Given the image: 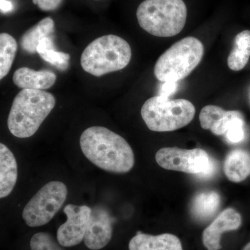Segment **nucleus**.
Here are the masks:
<instances>
[{
  "instance_id": "obj_12",
  "label": "nucleus",
  "mask_w": 250,
  "mask_h": 250,
  "mask_svg": "<svg viewBox=\"0 0 250 250\" xmlns=\"http://www.w3.org/2000/svg\"><path fill=\"white\" fill-rule=\"evenodd\" d=\"M243 116L238 111H225L220 106L208 105L200 113L202 129L210 130L216 136L226 134L227 131L238 117Z\"/></svg>"
},
{
  "instance_id": "obj_26",
  "label": "nucleus",
  "mask_w": 250,
  "mask_h": 250,
  "mask_svg": "<svg viewBox=\"0 0 250 250\" xmlns=\"http://www.w3.org/2000/svg\"><path fill=\"white\" fill-rule=\"evenodd\" d=\"M1 11L4 14H7L14 9L12 3L9 0H1Z\"/></svg>"
},
{
  "instance_id": "obj_17",
  "label": "nucleus",
  "mask_w": 250,
  "mask_h": 250,
  "mask_svg": "<svg viewBox=\"0 0 250 250\" xmlns=\"http://www.w3.org/2000/svg\"><path fill=\"white\" fill-rule=\"evenodd\" d=\"M221 198L214 190L199 192L192 199L190 211L192 216L198 220L211 218L220 208Z\"/></svg>"
},
{
  "instance_id": "obj_6",
  "label": "nucleus",
  "mask_w": 250,
  "mask_h": 250,
  "mask_svg": "<svg viewBox=\"0 0 250 250\" xmlns=\"http://www.w3.org/2000/svg\"><path fill=\"white\" fill-rule=\"evenodd\" d=\"M141 116L151 131L167 132L187 126L195 115V108L184 99L154 96L148 99L141 108Z\"/></svg>"
},
{
  "instance_id": "obj_14",
  "label": "nucleus",
  "mask_w": 250,
  "mask_h": 250,
  "mask_svg": "<svg viewBox=\"0 0 250 250\" xmlns=\"http://www.w3.org/2000/svg\"><path fill=\"white\" fill-rule=\"evenodd\" d=\"M129 250H183L178 237L171 233L152 236L141 232L131 238Z\"/></svg>"
},
{
  "instance_id": "obj_2",
  "label": "nucleus",
  "mask_w": 250,
  "mask_h": 250,
  "mask_svg": "<svg viewBox=\"0 0 250 250\" xmlns=\"http://www.w3.org/2000/svg\"><path fill=\"white\" fill-rule=\"evenodd\" d=\"M55 105V97L45 90H21L14 98L8 117L10 132L19 139L31 137Z\"/></svg>"
},
{
  "instance_id": "obj_8",
  "label": "nucleus",
  "mask_w": 250,
  "mask_h": 250,
  "mask_svg": "<svg viewBox=\"0 0 250 250\" xmlns=\"http://www.w3.org/2000/svg\"><path fill=\"white\" fill-rule=\"evenodd\" d=\"M155 159L157 164L166 170L200 174L205 178L210 177L215 172L214 161L200 148H161L156 152Z\"/></svg>"
},
{
  "instance_id": "obj_24",
  "label": "nucleus",
  "mask_w": 250,
  "mask_h": 250,
  "mask_svg": "<svg viewBox=\"0 0 250 250\" xmlns=\"http://www.w3.org/2000/svg\"><path fill=\"white\" fill-rule=\"evenodd\" d=\"M32 1L42 11H50L57 9L62 0H32Z\"/></svg>"
},
{
  "instance_id": "obj_27",
  "label": "nucleus",
  "mask_w": 250,
  "mask_h": 250,
  "mask_svg": "<svg viewBox=\"0 0 250 250\" xmlns=\"http://www.w3.org/2000/svg\"><path fill=\"white\" fill-rule=\"evenodd\" d=\"M243 250H250V242L243 248Z\"/></svg>"
},
{
  "instance_id": "obj_7",
  "label": "nucleus",
  "mask_w": 250,
  "mask_h": 250,
  "mask_svg": "<svg viewBox=\"0 0 250 250\" xmlns=\"http://www.w3.org/2000/svg\"><path fill=\"white\" fill-rule=\"evenodd\" d=\"M67 195V188L62 182L54 181L46 184L24 207L23 220L31 228L46 225L58 213Z\"/></svg>"
},
{
  "instance_id": "obj_3",
  "label": "nucleus",
  "mask_w": 250,
  "mask_h": 250,
  "mask_svg": "<svg viewBox=\"0 0 250 250\" xmlns=\"http://www.w3.org/2000/svg\"><path fill=\"white\" fill-rule=\"evenodd\" d=\"M129 44L120 36L109 34L90 42L81 56L82 68L95 77L119 71L129 65L131 59Z\"/></svg>"
},
{
  "instance_id": "obj_10",
  "label": "nucleus",
  "mask_w": 250,
  "mask_h": 250,
  "mask_svg": "<svg viewBox=\"0 0 250 250\" xmlns=\"http://www.w3.org/2000/svg\"><path fill=\"white\" fill-rule=\"evenodd\" d=\"M113 218L104 207L98 206L92 208L83 238L85 246L92 250H101L107 246L113 235Z\"/></svg>"
},
{
  "instance_id": "obj_15",
  "label": "nucleus",
  "mask_w": 250,
  "mask_h": 250,
  "mask_svg": "<svg viewBox=\"0 0 250 250\" xmlns=\"http://www.w3.org/2000/svg\"><path fill=\"white\" fill-rule=\"evenodd\" d=\"M18 179V164L13 152L0 144V197L9 196Z\"/></svg>"
},
{
  "instance_id": "obj_20",
  "label": "nucleus",
  "mask_w": 250,
  "mask_h": 250,
  "mask_svg": "<svg viewBox=\"0 0 250 250\" xmlns=\"http://www.w3.org/2000/svg\"><path fill=\"white\" fill-rule=\"evenodd\" d=\"M37 53L45 62L54 65L60 71H66L70 65V54L58 52L54 48L52 38L46 37L39 42Z\"/></svg>"
},
{
  "instance_id": "obj_5",
  "label": "nucleus",
  "mask_w": 250,
  "mask_h": 250,
  "mask_svg": "<svg viewBox=\"0 0 250 250\" xmlns=\"http://www.w3.org/2000/svg\"><path fill=\"white\" fill-rule=\"evenodd\" d=\"M204 52L203 44L199 39L184 38L161 54L154 66V75L160 82H178L200 64Z\"/></svg>"
},
{
  "instance_id": "obj_13",
  "label": "nucleus",
  "mask_w": 250,
  "mask_h": 250,
  "mask_svg": "<svg viewBox=\"0 0 250 250\" xmlns=\"http://www.w3.org/2000/svg\"><path fill=\"white\" fill-rule=\"evenodd\" d=\"M56 81L57 75L50 70L37 71L27 67L18 69L13 76L14 84L22 89L47 90L53 86Z\"/></svg>"
},
{
  "instance_id": "obj_4",
  "label": "nucleus",
  "mask_w": 250,
  "mask_h": 250,
  "mask_svg": "<svg viewBox=\"0 0 250 250\" xmlns=\"http://www.w3.org/2000/svg\"><path fill=\"white\" fill-rule=\"evenodd\" d=\"M136 17L141 27L151 35L172 37L183 30L187 8L183 0H145Z\"/></svg>"
},
{
  "instance_id": "obj_19",
  "label": "nucleus",
  "mask_w": 250,
  "mask_h": 250,
  "mask_svg": "<svg viewBox=\"0 0 250 250\" xmlns=\"http://www.w3.org/2000/svg\"><path fill=\"white\" fill-rule=\"evenodd\" d=\"M250 58V31L237 34L233 47L228 59V66L233 71H240L246 66Z\"/></svg>"
},
{
  "instance_id": "obj_18",
  "label": "nucleus",
  "mask_w": 250,
  "mask_h": 250,
  "mask_svg": "<svg viewBox=\"0 0 250 250\" xmlns=\"http://www.w3.org/2000/svg\"><path fill=\"white\" fill-rule=\"evenodd\" d=\"M54 32L53 20L49 17L44 18L23 34L21 39V47L27 53L35 54L41 41L49 37Z\"/></svg>"
},
{
  "instance_id": "obj_16",
  "label": "nucleus",
  "mask_w": 250,
  "mask_h": 250,
  "mask_svg": "<svg viewBox=\"0 0 250 250\" xmlns=\"http://www.w3.org/2000/svg\"><path fill=\"white\" fill-rule=\"evenodd\" d=\"M224 172L231 182H243L250 175V153L243 149L231 151L224 162Z\"/></svg>"
},
{
  "instance_id": "obj_11",
  "label": "nucleus",
  "mask_w": 250,
  "mask_h": 250,
  "mask_svg": "<svg viewBox=\"0 0 250 250\" xmlns=\"http://www.w3.org/2000/svg\"><path fill=\"white\" fill-rule=\"evenodd\" d=\"M241 214L233 208L224 210L209 226L204 230L202 242L208 250L221 249L222 234L225 231H235L241 227Z\"/></svg>"
},
{
  "instance_id": "obj_21",
  "label": "nucleus",
  "mask_w": 250,
  "mask_h": 250,
  "mask_svg": "<svg viewBox=\"0 0 250 250\" xmlns=\"http://www.w3.org/2000/svg\"><path fill=\"white\" fill-rule=\"evenodd\" d=\"M18 43L12 36L6 33L0 34V79L9 73L16 57Z\"/></svg>"
},
{
  "instance_id": "obj_9",
  "label": "nucleus",
  "mask_w": 250,
  "mask_h": 250,
  "mask_svg": "<svg viewBox=\"0 0 250 250\" xmlns=\"http://www.w3.org/2000/svg\"><path fill=\"white\" fill-rule=\"evenodd\" d=\"M91 211L88 206L67 205L64 208L67 220L59 227L57 234L61 246L73 247L83 241Z\"/></svg>"
},
{
  "instance_id": "obj_23",
  "label": "nucleus",
  "mask_w": 250,
  "mask_h": 250,
  "mask_svg": "<svg viewBox=\"0 0 250 250\" xmlns=\"http://www.w3.org/2000/svg\"><path fill=\"white\" fill-rule=\"evenodd\" d=\"M245 123L244 117L243 116L238 117L233 122L232 125L227 131L225 136L229 142L231 143H238L241 142L245 139Z\"/></svg>"
},
{
  "instance_id": "obj_1",
  "label": "nucleus",
  "mask_w": 250,
  "mask_h": 250,
  "mask_svg": "<svg viewBox=\"0 0 250 250\" xmlns=\"http://www.w3.org/2000/svg\"><path fill=\"white\" fill-rule=\"evenodd\" d=\"M80 147L92 164L107 172L126 173L134 167V154L129 143L104 126L85 129L81 135Z\"/></svg>"
},
{
  "instance_id": "obj_25",
  "label": "nucleus",
  "mask_w": 250,
  "mask_h": 250,
  "mask_svg": "<svg viewBox=\"0 0 250 250\" xmlns=\"http://www.w3.org/2000/svg\"><path fill=\"white\" fill-rule=\"evenodd\" d=\"M178 88V82H164L159 90V96L169 98Z\"/></svg>"
},
{
  "instance_id": "obj_22",
  "label": "nucleus",
  "mask_w": 250,
  "mask_h": 250,
  "mask_svg": "<svg viewBox=\"0 0 250 250\" xmlns=\"http://www.w3.org/2000/svg\"><path fill=\"white\" fill-rule=\"evenodd\" d=\"M31 250H63L48 233H36L30 241Z\"/></svg>"
}]
</instances>
